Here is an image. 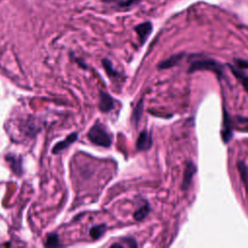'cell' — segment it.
<instances>
[{
	"mask_svg": "<svg viewBox=\"0 0 248 248\" xmlns=\"http://www.w3.org/2000/svg\"><path fill=\"white\" fill-rule=\"evenodd\" d=\"M60 242H59V236L57 233H51L48 234L46 237V240L45 242V246L46 247H55V246H59Z\"/></svg>",
	"mask_w": 248,
	"mask_h": 248,
	"instance_id": "14",
	"label": "cell"
},
{
	"mask_svg": "<svg viewBox=\"0 0 248 248\" xmlns=\"http://www.w3.org/2000/svg\"><path fill=\"white\" fill-rule=\"evenodd\" d=\"M106 229H107V227H106L105 224H101V225H97V226L92 227L89 231L91 238H93V239L100 238L106 232Z\"/></svg>",
	"mask_w": 248,
	"mask_h": 248,
	"instance_id": "11",
	"label": "cell"
},
{
	"mask_svg": "<svg viewBox=\"0 0 248 248\" xmlns=\"http://www.w3.org/2000/svg\"><path fill=\"white\" fill-rule=\"evenodd\" d=\"M102 62H103V66L105 67V70H106L107 74H108L109 77H117V76L119 75V74L113 69L112 64H111V62H110L108 59H103Z\"/></svg>",
	"mask_w": 248,
	"mask_h": 248,
	"instance_id": "15",
	"label": "cell"
},
{
	"mask_svg": "<svg viewBox=\"0 0 248 248\" xmlns=\"http://www.w3.org/2000/svg\"><path fill=\"white\" fill-rule=\"evenodd\" d=\"M229 67L232 70V72L234 74V76L241 81L244 89L248 92V76L244 75L240 70H238V69H236V68H234L231 65H229Z\"/></svg>",
	"mask_w": 248,
	"mask_h": 248,
	"instance_id": "13",
	"label": "cell"
},
{
	"mask_svg": "<svg viewBox=\"0 0 248 248\" xmlns=\"http://www.w3.org/2000/svg\"><path fill=\"white\" fill-rule=\"evenodd\" d=\"M141 113H142V101L139 102V104L137 105V107L134 110V113H133V117L136 119V123L140 120Z\"/></svg>",
	"mask_w": 248,
	"mask_h": 248,
	"instance_id": "16",
	"label": "cell"
},
{
	"mask_svg": "<svg viewBox=\"0 0 248 248\" xmlns=\"http://www.w3.org/2000/svg\"><path fill=\"white\" fill-rule=\"evenodd\" d=\"M78 140V134L76 132L71 133L68 137H66L63 140L58 141L52 148V153L57 154L68 148L71 144H73Z\"/></svg>",
	"mask_w": 248,
	"mask_h": 248,
	"instance_id": "5",
	"label": "cell"
},
{
	"mask_svg": "<svg viewBox=\"0 0 248 248\" xmlns=\"http://www.w3.org/2000/svg\"><path fill=\"white\" fill-rule=\"evenodd\" d=\"M135 30H136L137 34L139 35L140 43L144 44V42L146 41V39L148 38V36L150 35V33L152 31V25L150 22H143V23L136 26Z\"/></svg>",
	"mask_w": 248,
	"mask_h": 248,
	"instance_id": "7",
	"label": "cell"
},
{
	"mask_svg": "<svg viewBox=\"0 0 248 248\" xmlns=\"http://www.w3.org/2000/svg\"><path fill=\"white\" fill-rule=\"evenodd\" d=\"M115 100L107 92L100 90V98H99V104L98 107L101 111L103 112H108L114 108Z\"/></svg>",
	"mask_w": 248,
	"mask_h": 248,
	"instance_id": "3",
	"label": "cell"
},
{
	"mask_svg": "<svg viewBox=\"0 0 248 248\" xmlns=\"http://www.w3.org/2000/svg\"><path fill=\"white\" fill-rule=\"evenodd\" d=\"M183 57V54L182 53H178V54H174V55H171L170 57H169L168 59L162 61L159 65H158V68L159 69H169L170 67H173L174 65H176Z\"/></svg>",
	"mask_w": 248,
	"mask_h": 248,
	"instance_id": "9",
	"label": "cell"
},
{
	"mask_svg": "<svg viewBox=\"0 0 248 248\" xmlns=\"http://www.w3.org/2000/svg\"><path fill=\"white\" fill-rule=\"evenodd\" d=\"M88 139L96 145L108 147L111 144V138L102 123L97 121L88 131Z\"/></svg>",
	"mask_w": 248,
	"mask_h": 248,
	"instance_id": "1",
	"label": "cell"
},
{
	"mask_svg": "<svg viewBox=\"0 0 248 248\" xmlns=\"http://www.w3.org/2000/svg\"><path fill=\"white\" fill-rule=\"evenodd\" d=\"M199 70L212 71L219 77L223 76V66L216 60L206 57H199L190 62V67L188 72L192 73Z\"/></svg>",
	"mask_w": 248,
	"mask_h": 248,
	"instance_id": "2",
	"label": "cell"
},
{
	"mask_svg": "<svg viewBox=\"0 0 248 248\" xmlns=\"http://www.w3.org/2000/svg\"><path fill=\"white\" fill-rule=\"evenodd\" d=\"M224 129L222 130V139L224 142H229L230 140L232 137V126H231V120L229 118L228 112L226 109H224Z\"/></svg>",
	"mask_w": 248,
	"mask_h": 248,
	"instance_id": "8",
	"label": "cell"
},
{
	"mask_svg": "<svg viewBox=\"0 0 248 248\" xmlns=\"http://www.w3.org/2000/svg\"><path fill=\"white\" fill-rule=\"evenodd\" d=\"M237 168H238V171H239L241 180L244 183V185L248 191V167L243 162L239 161L237 163Z\"/></svg>",
	"mask_w": 248,
	"mask_h": 248,
	"instance_id": "12",
	"label": "cell"
},
{
	"mask_svg": "<svg viewBox=\"0 0 248 248\" xmlns=\"http://www.w3.org/2000/svg\"><path fill=\"white\" fill-rule=\"evenodd\" d=\"M197 170V167L195 166V164L191 161L186 163V168L184 170V174H183V180H182V184H181V188L183 190L187 189L192 181V178L194 176V174L196 173Z\"/></svg>",
	"mask_w": 248,
	"mask_h": 248,
	"instance_id": "6",
	"label": "cell"
},
{
	"mask_svg": "<svg viewBox=\"0 0 248 248\" xmlns=\"http://www.w3.org/2000/svg\"><path fill=\"white\" fill-rule=\"evenodd\" d=\"M235 62L237 64V66L240 69H247L248 68V61L242 60V59H235Z\"/></svg>",
	"mask_w": 248,
	"mask_h": 248,
	"instance_id": "17",
	"label": "cell"
},
{
	"mask_svg": "<svg viewBox=\"0 0 248 248\" xmlns=\"http://www.w3.org/2000/svg\"><path fill=\"white\" fill-rule=\"evenodd\" d=\"M150 211V206L148 203H144L143 205H141L137 211L134 212V219L137 221H141L143 220L149 213Z\"/></svg>",
	"mask_w": 248,
	"mask_h": 248,
	"instance_id": "10",
	"label": "cell"
},
{
	"mask_svg": "<svg viewBox=\"0 0 248 248\" xmlns=\"http://www.w3.org/2000/svg\"><path fill=\"white\" fill-rule=\"evenodd\" d=\"M152 145V138L150 133H148L146 130H143L142 132H140L137 142H136V146L137 149L140 151H144V150H148Z\"/></svg>",
	"mask_w": 248,
	"mask_h": 248,
	"instance_id": "4",
	"label": "cell"
}]
</instances>
